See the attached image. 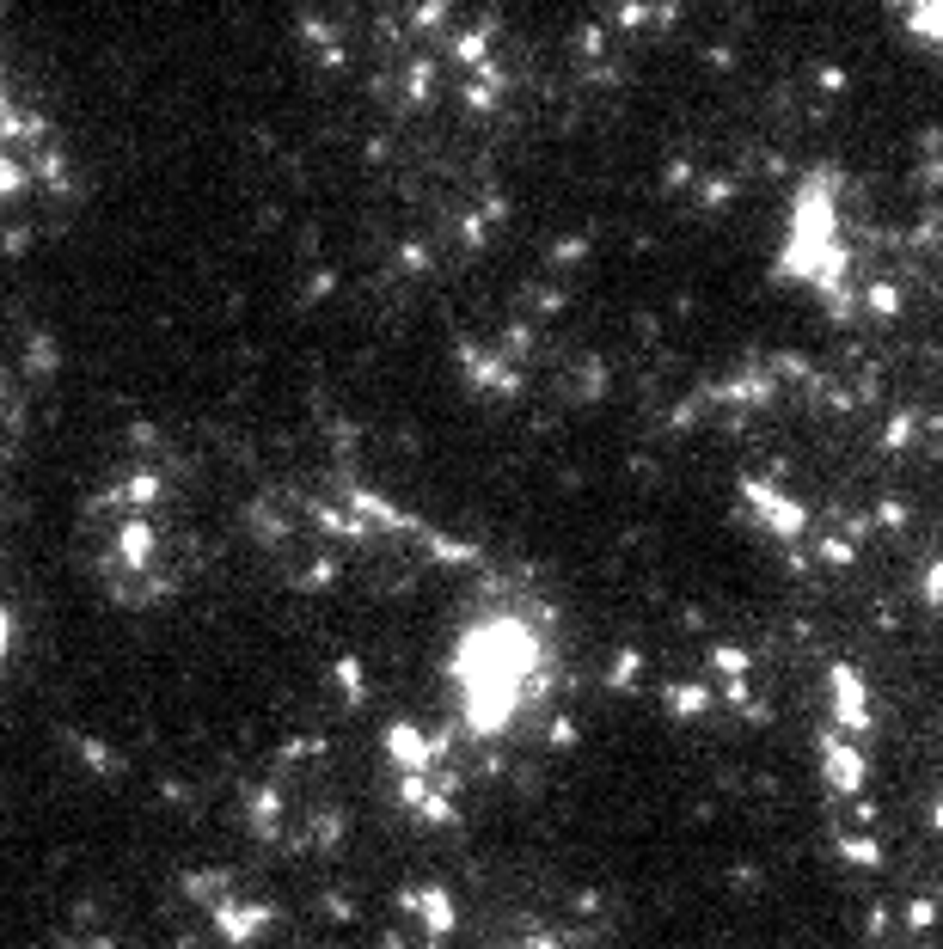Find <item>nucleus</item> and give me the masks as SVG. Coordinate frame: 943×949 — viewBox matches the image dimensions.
I'll return each mask as SVG.
<instances>
[{"label": "nucleus", "mask_w": 943, "mask_h": 949, "mask_svg": "<svg viewBox=\"0 0 943 949\" xmlns=\"http://www.w3.org/2000/svg\"><path fill=\"white\" fill-rule=\"evenodd\" d=\"M901 13H907L925 37H937V43H943V0H901Z\"/></svg>", "instance_id": "3"}, {"label": "nucleus", "mask_w": 943, "mask_h": 949, "mask_svg": "<svg viewBox=\"0 0 943 949\" xmlns=\"http://www.w3.org/2000/svg\"><path fill=\"white\" fill-rule=\"evenodd\" d=\"M92 949H98V943H92Z\"/></svg>", "instance_id": "5"}, {"label": "nucleus", "mask_w": 943, "mask_h": 949, "mask_svg": "<svg viewBox=\"0 0 943 949\" xmlns=\"http://www.w3.org/2000/svg\"><path fill=\"white\" fill-rule=\"evenodd\" d=\"M80 558H86V582L123 613H160L178 601L196 564V545H190L172 454L135 435V447L86 496Z\"/></svg>", "instance_id": "1"}, {"label": "nucleus", "mask_w": 943, "mask_h": 949, "mask_svg": "<svg viewBox=\"0 0 943 949\" xmlns=\"http://www.w3.org/2000/svg\"><path fill=\"white\" fill-rule=\"evenodd\" d=\"M80 209V166L68 135L13 80L0 56V258L31 252Z\"/></svg>", "instance_id": "2"}, {"label": "nucleus", "mask_w": 943, "mask_h": 949, "mask_svg": "<svg viewBox=\"0 0 943 949\" xmlns=\"http://www.w3.org/2000/svg\"><path fill=\"white\" fill-rule=\"evenodd\" d=\"M411 19L417 25H441L448 19V0H411Z\"/></svg>", "instance_id": "4"}]
</instances>
